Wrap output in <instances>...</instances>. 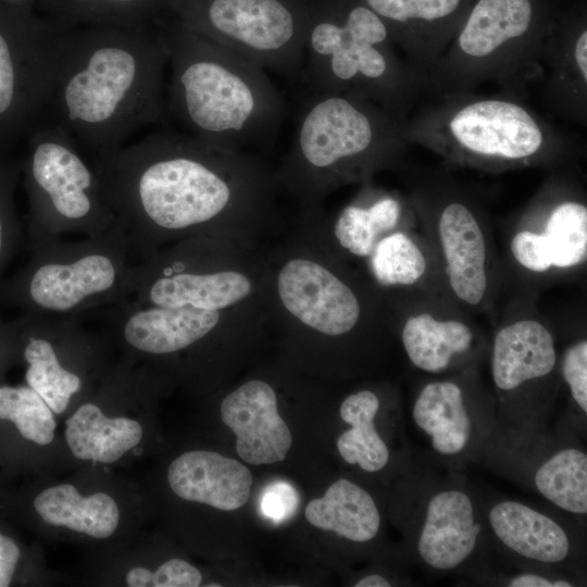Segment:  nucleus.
Segmentation results:
<instances>
[{
    "instance_id": "f257e3e1",
    "label": "nucleus",
    "mask_w": 587,
    "mask_h": 587,
    "mask_svg": "<svg viewBox=\"0 0 587 587\" xmlns=\"http://www.w3.org/2000/svg\"><path fill=\"white\" fill-rule=\"evenodd\" d=\"M95 163L138 262L173 241L221 238L273 208L275 176L258 159L184 132L152 133Z\"/></svg>"
},
{
    "instance_id": "f03ea898",
    "label": "nucleus",
    "mask_w": 587,
    "mask_h": 587,
    "mask_svg": "<svg viewBox=\"0 0 587 587\" xmlns=\"http://www.w3.org/2000/svg\"><path fill=\"white\" fill-rule=\"evenodd\" d=\"M168 59L166 30H63L47 115L95 158L111 154L138 129L167 117Z\"/></svg>"
},
{
    "instance_id": "7ed1b4c3",
    "label": "nucleus",
    "mask_w": 587,
    "mask_h": 587,
    "mask_svg": "<svg viewBox=\"0 0 587 587\" xmlns=\"http://www.w3.org/2000/svg\"><path fill=\"white\" fill-rule=\"evenodd\" d=\"M402 132L445 166L487 174L575 166L585 155L580 138L503 91L435 95L403 120Z\"/></svg>"
},
{
    "instance_id": "20e7f679",
    "label": "nucleus",
    "mask_w": 587,
    "mask_h": 587,
    "mask_svg": "<svg viewBox=\"0 0 587 587\" xmlns=\"http://www.w3.org/2000/svg\"><path fill=\"white\" fill-rule=\"evenodd\" d=\"M171 78L166 114L213 146L270 145L286 114L280 92L253 61L183 27L166 29Z\"/></svg>"
},
{
    "instance_id": "39448f33",
    "label": "nucleus",
    "mask_w": 587,
    "mask_h": 587,
    "mask_svg": "<svg viewBox=\"0 0 587 587\" xmlns=\"http://www.w3.org/2000/svg\"><path fill=\"white\" fill-rule=\"evenodd\" d=\"M402 124L358 95L305 91L275 180L308 207L338 187L370 182L402 166L410 147Z\"/></svg>"
},
{
    "instance_id": "423d86ee",
    "label": "nucleus",
    "mask_w": 587,
    "mask_h": 587,
    "mask_svg": "<svg viewBox=\"0 0 587 587\" xmlns=\"http://www.w3.org/2000/svg\"><path fill=\"white\" fill-rule=\"evenodd\" d=\"M305 1L304 91L358 95L407 118L423 82L382 20L360 0Z\"/></svg>"
},
{
    "instance_id": "0eeeda50",
    "label": "nucleus",
    "mask_w": 587,
    "mask_h": 587,
    "mask_svg": "<svg viewBox=\"0 0 587 587\" xmlns=\"http://www.w3.org/2000/svg\"><path fill=\"white\" fill-rule=\"evenodd\" d=\"M397 478L392 516L403 536V562L464 583L490 558L484 496L463 471L415 453Z\"/></svg>"
},
{
    "instance_id": "6e6552de",
    "label": "nucleus",
    "mask_w": 587,
    "mask_h": 587,
    "mask_svg": "<svg viewBox=\"0 0 587 587\" xmlns=\"http://www.w3.org/2000/svg\"><path fill=\"white\" fill-rule=\"evenodd\" d=\"M405 184L446 295L469 313L487 311L504 275L483 195L438 167L409 170Z\"/></svg>"
},
{
    "instance_id": "1a4fd4ad",
    "label": "nucleus",
    "mask_w": 587,
    "mask_h": 587,
    "mask_svg": "<svg viewBox=\"0 0 587 587\" xmlns=\"http://www.w3.org/2000/svg\"><path fill=\"white\" fill-rule=\"evenodd\" d=\"M552 25L534 0H476L424 80L432 96L495 84L526 99Z\"/></svg>"
},
{
    "instance_id": "9d476101",
    "label": "nucleus",
    "mask_w": 587,
    "mask_h": 587,
    "mask_svg": "<svg viewBox=\"0 0 587 587\" xmlns=\"http://www.w3.org/2000/svg\"><path fill=\"white\" fill-rule=\"evenodd\" d=\"M34 257L12 294L28 315L82 321L133 297L135 258L115 222L107 233L77 241H32Z\"/></svg>"
},
{
    "instance_id": "9b49d317",
    "label": "nucleus",
    "mask_w": 587,
    "mask_h": 587,
    "mask_svg": "<svg viewBox=\"0 0 587 587\" xmlns=\"http://www.w3.org/2000/svg\"><path fill=\"white\" fill-rule=\"evenodd\" d=\"M32 241L63 235L97 237L115 224L95 160L71 134L50 123L38 130L27 160Z\"/></svg>"
},
{
    "instance_id": "f8f14e48",
    "label": "nucleus",
    "mask_w": 587,
    "mask_h": 587,
    "mask_svg": "<svg viewBox=\"0 0 587 587\" xmlns=\"http://www.w3.org/2000/svg\"><path fill=\"white\" fill-rule=\"evenodd\" d=\"M482 364L444 375L421 374L409 407L413 453L454 471L477 463L498 424L496 399Z\"/></svg>"
},
{
    "instance_id": "ddd939ff",
    "label": "nucleus",
    "mask_w": 587,
    "mask_h": 587,
    "mask_svg": "<svg viewBox=\"0 0 587 587\" xmlns=\"http://www.w3.org/2000/svg\"><path fill=\"white\" fill-rule=\"evenodd\" d=\"M179 24L290 80H300L305 0H173Z\"/></svg>"
},
{
    "instance_id": "4468645a",
    "label": "nucleus",
    "mask_w": 587,
    "mask_h": 587,
    "mask_svg": "<svg viewBox=\"0 0 587 587\" xmlns=\"http://www.w3.org/2000/svg\"><path fill=\"white\" fill-rule=\"evenodd\" d=\"M476 464L586 522L587 452L570 426L498 424Z\"/></svg>"
},
{
    "instance_id": "2eb2a0df",
    "label": "nucleus",
    "mask_w": 587,
    "mask_h": 587,
    "mask_svg": "<svg viewBox=\"0 0 587 587\" xmlns=\"http://www.w3.org/2000/svg\"><path fill=\"white\" fill-rule=\"evenodd\" d=\"M357 276L323 259L290 257L274 280L285 320L332 339L392 332L387 292Z\"/></svg>"
},
{
    "instance_id": "dca6fc26",
    "label": "nucleus",
    "mask_w": 587,
    "mask_h": 587,
    "mask_svg": "<svg viewBox=\"0 0 587 587\" xmlns=\"http://www.w3.org/2000/svg\"><path fill=\"white\" fill-rule=\"evenodd\" d=\"M486 359L498 420L550 425L562 384L557 338L548 323L530 312L510 315L489 340Z\"/></svg>"
},
{
    "instance_id": "f3484780",
    "label": "nucleus",
    "mask_w": 587,
    "mask_h": 587,
    "mask_svg": "<svg viewBox=\"0 0 587 587\" xmlns=\"http://www.w3.org/2000/svg\"><path fill=\"white\" fill-rule=\"evenodd\" d=\"M574 166L548 171L519 216L509 241L522 274L546 277L582 267L587 260V203Z\"/></svg>"
},
{
    "instance_id": "a211bd4d",
    "label": "nucleus",
    "mask_w": 587,
    "mask_h": 587,
    "mask_svg": "<svg viewBox=\"0 0 587 587\" xmlns=\"http://www.w3.org/2000/svg\"><path fill=\"white\" fill-rule=\"evenodd\" d=\"M253 291L250 275L226 264L220 238L202 236L175 242L137 262L132 298L149 305L227 311Z\"/></svg>"
},
{
    "instance_id": "6ab92c4d",
    "label": "nucleus",
    "mask_w": 587,
    "mask_h": 587,
    "mask_svg": "<svg viewBox=\"0 0 587 587\" xmlns=\"http://www.w3.org/2000/svg\"><path fill=\"white\" fill-rule=\"evenodd\" d=\"M391 329L420 374L444 375L486 360L487 340L445 292L432 289L386 290Z\"/></svg>"
},
{
    "instance_id": "aec40b11",
    "label": "nucleus",
    "mask_w": 587,
    "mask_h": 587,
    "mask_svg": "<svg viewBox=\"0 0 587 587\" xmlns=\"http://www.w3.org/2000/svg\"><path fill=\"white\" fill-rule=\"evenodd\" d=\"M490 553L508 563L586 577V532L579 520L510 497H484Z\"/></svg>"
},
{
    "instance_id": "412c9836",
    "label": "nucleus",
    "mask_w": 587,
    "mask_h": 587,
    "mask_svg": "<svg viewBox=\"0 0 587 587\" xmlns=\"http://www.w3.org/2000/svg\"><path fill=\"white\" fill-rule=\"evenodd\" d=\"M79 322L41 315L24 321L26 383L54 414H62L84 390L99 363V341Z\"/></svg>"
},
{
    "instance_id": "4be33fe9",
    "label": "nucleus",
    "mask_w": 587,
    "mask_h": 587,
    "mask_svg": "<svg viewBox=\"0 0 587 587\" xmlns=\"http://www.w3.org/2000/svg\"><path fill=\"white\" fill-rule=\"evenodd\" d=\"M112 336L129 358H160L191 350L215 335L226 311L160 307L128 298L103 310Z\"/></svg>"
},
{
    "instance_id": "5701e85b",
    "label": "nucleus",
    "mask_w": 587,
    "mask_h": 587,
    "mask_svg": "<svg viewBox=\"0 0 587 587\" xmlns=\"http://www.w3.org/2000/svg\"><path fill=\"white\" fill-rule=\"evenodd\" d=\"M63 30L36 25L18 43L0 30V121L47 110Z\"/></svg>"
},
{
    "instance_id": "b1692460",
    "label": "nucleus",
    "mask_w": 587,
    "mask_h": 587,
    "mask_svg": "<svg viewBox=\"0 0 587 587\" xmlns=\"http://www.w3.org/2000/svg\"><path fill=\"white\" fill-rule=\"evenodd\" d=\"M360 1L385 24L395 46L423 86L469 12L464 11L465 0Z\"/></svg>"
},
{
    "instance_id": "393cba45",
    "label": "nucleus",
    "mask_w": 587,
    "mask_h": 587,
    "mask_svg": "<svg viewBox=\"0 0 587 587\" xmlns=\"http://www.w3.org/2000/svg\"><path fill=\"white\" fill-rule=\"evenodd\" d=\"M224 424L236 435L238 457L252 465L286 459L292 435L278 413L277 396L265 380L251 379L226 395L220 405Z\"/></svg>"
},
{
    "instance_id": "a878e982",
    "label": "nucleus",
    "mask_w": 587,
    "mask_h": 587,
    "mask_svg": "<svg viewBox=\"0 0 587 587\" xmlns=\"http://www.w3.org/2000/svg\"><path fill=\"white\" fill-rule=\"evenodd\" d=\"M541 98L555 115L587 125V27H552L541 53Z\"/></svg>"
},
{
    "instance_id": "bb28decb",
    "label": "nucleus",
    "mask_w": 587,
    "mask_h": 587,
    "mask_svg": "<svg viewBox=\"0 0 587 587\" xmlns=\"http://www.w3.org/2000/svg\"><path fill=\"white\" fill-rule=\"evenodd\" d=\"M166 479L179 499L220 511H235L249 499L252 475L239 461L210 450H190L175 458Z\"/></svg>"
},
{
    "instance_id": "cd10ccee",
    "label": "nucleus",
    "mask_w": 587,
    "mask_h": 587,
    "mask_svg": "<svg viewBox=\"0 0 587 587\" xmlns=\"http://www.w3.org/2000/svg\"><path fill=\"white\" fill-rule=\"evenodd\" d=\"M383 409V396L372 388L350 392L338 409L346 428L337 437V452L346 464L371 475L390 471L392 465L403 472L413 457L394 451L378 424Z\"/></svg>"
},
{
    "instance_id": "c85d7f7f",
    "label": "nucleus",
    "mask_w": 587,
    "mask_h": 587,
    "mask_svg": "<svg viewBox=\"0 0 587 587\" xmlns=\"http://www.w3.org/2000/svg\"><path fill=\"white\" fill-rule=\"evenodd\" d=\"M414 211L405 195L377 188L372 182L337 215L333 230L338 246L352 257L369 259L384 236L411 227Z\"/></svg>"
},
{
    "instance_id": "c756f323",
    "label": "nucleus",
    "mask_w": 587,
    "mask_h": 587,
    "mask_svg": "<svg viewBox=\"0 0 587 587\" xmlns=\"http://www.w3.org/2000/svg\"><path fill=\"white\" fill-rule=\"evenodd\" d=\"M304 516L312 526L354 546L373 544L382 533L383 514L374 496L345 477L332 483L321 498L311 500Z\"/></svg>"
},
{
    "instance_id": "7c9ffc66",
    "label": "nucleus",
    "mask_w": 587,
    "mask_h": 587,
    "mask_svg": "<svg viewBox=\"0 0 587 587\" xmlns=\"http://www.w3.org/2000/svg\"><path fill=\"white\" fill-rule=\"evenodd\" d=\"M369 265L374 283L383 289L445 292L427 241L423 235L410 232V227L380 238L369 257Z\"/></svg>"
},
{
    "instance_id": "2f4dec72",
    "label": "nucleus",
    "mask_w": 587,
    "mask_h": 587,
    "mask_svg": "<svg viewBox=\"0 0 587 587\" xmlns=\"http://www.w3.org/2000/svg\"><path fill=\"white\" fill-rule=\"evenodd\" d=\"M34 509L46 524L93 539L110 538L121 521L120 507L112 496L101 491L84 495L66 483L41 490Z\"/></svg>"
},
{
    "instance_id": "473e14b6",
    "label": "nucleus",
    "mask_w": 587,
    "mask_h": 587,
    "mask_svg": "<svg viewBox=\"0 0 587 587\" xmlns=\"http://www.w3.org/2000/svg\"><path fill=\"white\" fill-rule=\"evenodd\" d=\"M65 440L83 461L113 463L141 441V424L126 416H107L93 401L82 403L65 422Z\"/></svg>"
},
{
    "instance_id": "72a5a7b5",
    "label": "nucleus",
    "mask_w": 587,
    "mask_h": 587,
    "mask_svg": "<svg viewBox=\"0 0 587 587\" xmlns=\"http://www.w3.org/2000/svg\"><path fill=\"white\" fill-rule=\"evenodd\" d=\"M0 419L12 422L22 437L36 445L54 439V412L28 385L0 387Z\"/></svg>"
},
{
    "instance_id": "f704fd0d",
    "label": "nucleus",
    "mask_w": 587,
    "mask_h": 587,
    "mask_svg": "<svg viewBox=\"0 0 587 587\" xmlns=\"http://www.w3.org/2000/svg\"><path fill=\"white\" fill-rule=\"evenodd\" d=\"M53 9L67 21L114 24L137 28L149 13L170 7L173 0H51Z\"/></svg>"
},
{
    "instance_id": "c9c22d12",
    "label": "nucleus",
    "mask_w": 587,
    "mask_h": 587,
    "mask_svg": "<svg viewBox=\"0 0 587 587\" xmlns=\"http://www.w3.org/2000/svg\"><path fill=\"white\" fill-rule=\"evenodd\" d=\"M464 583L500 587H579L586 586V577L558 570L516 565L490 554L487 563Z\"/></svg>"
},
{
    "instance_id": "e433bc0d",
    "label": "nucleus",
    "mask_w": 587,
    "mask_h": 587,
    "mask_svg": "<svg viewBox=\"0 0 587 587\" xmlns=\"http://www.w3.org/2000/svg\"><path fill=\"white\" fill-rule=\"evenodd\" d=\"M561 387H565L566 409L558 422L582 437L587 423V338L580 336L565 346L559 359Z\"/></svg>"
},
{
    "instance_id": "4c0bfd02",
    "label": "nucleus",
    "mask_w": 587,
    "mask_h": 587,
    "mask_svg": "<svg viewBox=\"0 0 587 587\" xmlns=\"http://www.w3.org/2000/svg\"><path fill=\"white\" fill-rule=\"evenodd\" d=\"M201 583V572L179 558L166 560L155 570L135 566L125 575V584L129 587H197Z\"/></svg>"
},
{
    "instance_id": "58836bf2",
    "label": "nucleus",
    "mask_w": 587,
    "mask_h": 587,
    "mask_svg": "<svg viewBox=\"0 0 587 587\" xmlns=\"http://www.w3.org/2000/svg\"><path fill=\"white\" fill-rule=\"evenodd\" d=\"M297 495L287 484H275L266 489L261 503L263 513L276 521L289 516L296 507Z\"/></svg>"
},
{
    "instance_id": "ea45409f",
    "label": "nucleus",
    "mask_w": 587,
    "mask_h": 587,
    "mask_svg": "<svg viewBox=\"0 0 587 587\" xmlns=\"http://www.w3.org/2000/svg\"><path fill=\"white\" fill-rule=\"evenodd\" d=\"M20 558L18 546L12 538L0 532V587L11 584Z\"/></svg>"
},
{
    "instance_id": "a19ab883",
    "label": "nucleus",
    "mask_w": 587,
    "mask_h": 587,
    "mask_svg": "<svg viewBox=\"0 0 587 587\" xmlns=\"http://www.w3.org/2000/svg\"><path fill=\"white\" fill-rule=\"evenodd\" d=\"M394 585L391 578L378 572L365 574L353 583L354 587H390Z\"/></svg>"
},
{
    "instance_id": "79ce46f5",
    "label": "nucleus",
    "mask_w": 587,
    "mask_h": 587,
    "mask_svg": "<svg viewBox=\"0 0 587 587\" xmlns=\"http://www.w3.org/2000/svg\"><path fill=\"white\" fill-rule=\"evenodd\" d=\"M9 223L5 204L0 203V262L4 258L8 246Z\"/></svg>"
}]
</instances>
